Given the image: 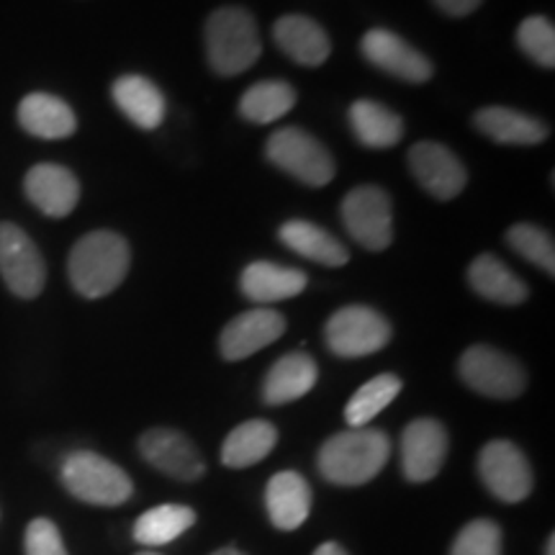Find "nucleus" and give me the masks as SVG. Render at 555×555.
Here are the masks:
<instances>
[{
  "label": "nucleus",
  "mask_w": 555,
  "mask_h": 555,
  "mask_svg": "<svg viewBox=\"0 0 555 555\" xmlns=\"http://www.w3.org/2000/svg\"><path fill=\"white\" fill-rule=\"evenodd\" d=\"M314 555H350V553H347L339 543H324V545L317 547Z\"/></svg>",
  "instance_id": "36"
},
{
  "label": "nucleus",
  "mask_w": 555,
  "mask_h": 555,
  "mask_svg": "<svg viewBox=\"0 0 555 555\" xmlns=\"http://www.w3.org/2000/svg\"><path fill=\"white\" fill-rule=\"evenodd\" d=\"M360 52L373 67L384 69L399 80L414 82V86L427 82L435 75L433 62L391 29L365 31V37L360 39Z\"/></svg>",
  "instance_id": "13"
},
{
  "label": "nucleus",
  "mask_w": 555,
  "mask_h": 555,
  "mask_svg": "<svg viewBox=\"0 0 555 555\" xmlns=\"http://www.w3.org/2000/svg\"><path fill=\"white\" fill-rule=\"evenodd\" d=\"M401 393V378L393 373H380L371 378L352 393V399L345 406V422L350 427H365L373 422L384 409L391 404Z\"/></svg>",
  "instance_id": "30"
},
{
  "label": "nucleus",
  "mask_w": 555,
  "mask_h": 555,
  "mask_svg": "<svg viewBox=\"0 0 555 555\" xmlns=\"http://www.w3.org/2000/svg\"><path fill=\"white\" fill-rule=\"evenodd\" d=\"M278 446V429L268 420H249L242 422L227 435L221 446V463L232 470H242L258 466L260 461L273 453Z\"/></svg>",
  "instance_id": "26"
},
{
  "label": "nucleus",
  "mask_w": 555,
  "mask_h": 555,
  "mask_svg": "<svg viewBox=\"0 0 555 555\" xmlns=\"http://www.w3.org/2000/svg\"><path fill=\"white\" fill-rule=\"evenodd\" d=\"M309 278L304 270L275 266V262L258 260L249 262V266L242 270L240 278V291L245 294L249 301L255 304H275V301H288L301 294L307 288Z\"/></svg>",
  "instance_id": "19"
},
{
  "label": "nucleus",
  "mask_w": 555,
  "mask_h": 555,
  "mask_svg": "<svg viewBox=\"0 0 555 555\" xmlns=\"http://www.w3.org/2000/svg\"><path fill=\"white\" fill-rule=\"evenodd\" d=\"M448 429L437 420L409 422L401 435V470L412 483H425L440 474L448 457Z\"/></svg>",
  "instance_id": "14"
},
{
  "label": "nucleus",
  "mask_w": 555,
  "mask_h": 555,
  "mask_svg": "<svg viewBox=\"0 0 555 555\" xmlns=\"http://www.w3.org/2000/svg\"><path fill=\"white\" fill-rule=\"evenodd\" d=\"M26 198L39 208L44 217L65 219L67 214L75 211L80 201V183L73 170L62 165L41 163L26 172L24 180Z\"/></svg>",
  "instance_id": "16"
},
{
  "label": "nucleus",
  "mask_w": 555,
  "mask_h": 555,
  "mask_svg": "<svg viewBox=\"0 0 555 555\" xmlns=\"http://www.w3.org/2000/svg\"><path fill=\"white\" fill-rule=\"evenodd\" d=\"M343 224L360 247L380 253L393 242V204L378 185H360L343 201Z\"/></svg>",
  "instance_id": "8"
},
{
  "label": "nucleus",
  "mask_w": 555,
  "mask_h": 555,
  "mask_svg": "<svg viewBox=\"0 0 555 555\" xmlns=\"http://www.w3.org/2000/svg\"><path fill=\"white\" fill-rule=\"evenodd\" d=\"M478 478L491 496L504 504H519L532 494V468L522 450L509 440L486 442L478 453Z\"/></svg>",
  "instance_id": "9"
},
{
  "label": "nucleus",
  "mask_w": 555,
  "mask_h": 555,
  "mask_svg": "<svg viewBox=\"0 0 555 555\" xmlns=\"http://www.w3.org/2000/svg\"><path fill=\"white\" fill-rule=\"evenodd\" d=\"M283 332H286V317L281 311L268 307L249 309L245 314L234 317L221 330L219 352L229 363H237V360L255 356L262 347L278 343V337H283Z\"/></svg>",
  "instance_id": "15"
},
{
  "label": "nucleus",
  "mask_w": 555,
  "mask_h": 555,
  "mask_svg": "<svg viewBox=\"0 0 555 555\" xmlns=\"http://www.w3.org/2000/svg\"><path fill=\"white\" fill-rule=\"evenodd\" d=\"M196 512L185 504H159L144 512L142 517L134 522L131 535L139 545L157 547L168 545L172 540H178L183 532H189L196 525Z\"/></svg>",
  "instance_id": "28"
},
{
  "label": "nucleus",
  "mask_w": 555,
  "mask_h": 555,
  "mask_svg": "<svg viewBox=\"0 0 555 555\" xmlns=\"http://www.w3.org/2000/svg\"><path fill=\"white\" fill-rule=\"evenodd\" d=\"M18 124L39 139H65L78 129L75 111L50 93H29L18 103Z\"/></svg>",
  "instance_id": "25"
},
{
  "label": "nucleus",
  "mask_w": 555,
  "mask_h": 555,
  "mask_svg": "<svg viewBox=\"0 0 555 555\" xmlns=\"http://www.w3.org/2000/svg\"><path fill=\"white\" fill-rule=\"evenodd\" d=\"M457 376L470 391L499 401L522 397L527 388V373L519 360L491 345L468 347L457 360Z\"/></svg>",
  "instance_id": "6"
},
{
  "label": "nucleus",
  "mask_w": 555,
  "mask_h": 555,
  "mask_svg": "<svg viewBox=\"0 0 555 555\" xmlns=\"http://www.w3.org/2000/svg\"><path fill=\"white\" fill-rule=\"evenodd\" d=\"M319 367L314 358L307 352H288L268 371L262 380V401L268 406H283L291 401L307 397L311 388L317 386Z\"/></svg>",
  "instance_id": "20"
},
{
  "label": "nucleus",
  "mask_w": 555,
  "mask_h": 555,
  "mask_svg": "<svg viewBox=\"0 0 555 555\" xmlns=\"http://www.w3.org/2000/svg\"><path fill=\"white\" fill-rule=\"evenodd\" d=\"M433 3L442 13H446V16L463 18V16H470V13L478 11V5H481L483 0H433Z\"/></svg>",
  "instance_id": "35"
},
{
  "label": "nucleus",
  "mask_w": 555,
  "mask_h": 555,
  "mask_svg": "<svg viewBox=\"0 0 555 555\" xmlns=\"http://www.w3.org/2000/svg\"><path fill=\"white\" fill-rule=\"evenodd\" d=\"M114 103L134 127L152 131L165 121L168 103H165L163 90L144 75H121L111 88Z\"/></svg>",
  "instance_id": "21"
},
{
  "label": "nucleus",
  "mask_w": 555,
  "mask_h": 555,
  "mask_svg": "<svg viewBox=\"0 0 555 555\" xmlns=\"http://www.w3.org/2000/svg\"><path fill=\"white\" fill-rule=\"evenodd\" d=\"M388 455H391V440L384 429L350 427L332 435L319 448L317 466L330 483L352 489L373 481L384 470Z\"/></svg>",
  "instance_id": "1"
},
{
  "label": "nucleus",
  "mask_w": 555,
  "mask_h": 555,
  "mask_svg": "<svg viewBox=\"0 0 555 555\" xmlns=\"http://www.w3.org/2000/svg\"><path fill=\"white\" fill-rule=\"evenodd\" d=\"M273 39L278 50L304 67L324 65L332 54L327 31L304 13H288L278 18L273 24Z\"/></svg>",
  "instance_id": "17"
},
{
  "label": "nucleus",
  "mask_w": 555,
  "mask_h": 555,
  "mask_svg": "<svg viewBox=\"0 0 555 555\" xmlns=\"http://www.w3.org/2000/svg\"><path fill=\"white\" fill-rule=\"evenodd\" d=\"M131 266L129 242L116 232H90L75 242L67 260L73 288L86 298L108 296L121 286Z\"/></svg>",
  "instance_id": "2"
},
{
  "label": "nucleus",
  "mask_w": 555,
  "mask_h": 555,
  "mask_svg": "<svg viewBox=\"0 0 555 555\" xmlns=\"http://www.w3.org/2000/svg\"><path fill=\"white\" fill-rule=\"evenodd\" d=\"M139 455L159 474L176 481H198L206 474L204 455L183 433L172 427H152L139 437Z\"/></svg>",
  "instance_id": "11"
},
{
  "label": "nucleus",
  "mask_w": 555,
  "mask_h": 555,
  "mask_svg": "<svg viewBox=\"0 0 555 555\" xmlns=\"http://www.w3.org/2000/svg\"><path fill=\"white\" fill-rule=\"evenodd\" d=\"M350 127L360 144L371 150H386L401 142L404 121L399 114L378 101L360 99L350 106Z\"/></svg>",
  "instance_id": "27"
},
{
  "label": "nucleus",
  "mask_w": 555,
  "mask_h": 555,
  "mask_svg": "<svg viewBox=\"0 0 555 555\" xmlns=\"http://www.w3.org/2000/svg\"><path fill=\"white\" fill-rule=\"evenodd\" d=\"M266 152L278 170L296 178L298 183L311 185V189L330 185L335 178V157L330 155V150L317 137L298 127L278 129L268 139Z\"/></svg>",
  "instance_id": "5"
},
{
  "label": "nucleus",
  "mask_w": 555,
  "mask_h": 555,
  "mask_svg": "<svg viewBox=\"0 0 555 555\" xmlns=\"http://www.w3.org/2000/svg\"><path fill=\"white\" fill-rule=\"evenodd\" d=\"M211 555H245L242 551H237V547H221V551L211 553Z\"/></svg>",
  "instance_id": "37"
},
{
  "label": "nucleus",
  "mask_w": 555,
  "mask_h": 555,
  "mask_svg": "<svg viewBox=\"0 0 555 555\" xmlns=\"http://www.w3.org/2000/svg\"><path fill=\"white\" fill-rule=\"evenodd\" d=\"M0 275L18 298H37L47 283V266L39 247L11 221H0Z\"/></svg>",
  "instance_id": "10"
},
{
  "label": "nucleus",
  "mask_w": 555,
  "mask_h": 555,
  "mask_svg": "<svg viewBox=\"0 0 555 555\" xmlns=\"http://www.w3.org/2000/svg\"><path fill=\"white\" fill-rule=\"evenodd\" d=\"M468 283L486 301L502 304V307H519L530 296L522 278L496 255H478L468 266Z\"/></svg>",
  "instance_id": "22"
},
{
  "label": "nucleus",
  "mask_w": 555,
  "mask_h": 555,
  "mask_svg": "<svg viewBox=\"0 0 555 555\" xmlns=\"http://www.w3.org/2000/svg\"><path fill=\"white\" fill-rule=\"evenodd\" d=\"M26 555H67V547L62 543V535L57 525L52 519H34L26 527V540H24Z\"/></svg>",
  "instance_id": "34"
},
{
  "label": "nucleus",
  "mask_w": 555,
  "mask_h": 555,
  "mask_svg": "<svg viewBox=\"0 0 555 555\" xmlns=\"http://www.w3.org/2000/svg\"><path fill=\"white\" fill-rule=\"evenodd\" d=\"M204 39L208 65L221 78L247 73L262 54L258 21L240 5H224L214 11L206 21Z\"/></svg>",
  "instance_id": "3"
},
{
  "label": "nucleus",
  "mask_w": 555,
  "mask_h": 555,
  "mask_svg": "<svg viewBox=\"0 0 555 555\" xmlns=\"http://www.w3.org/2000/svg\"><path fill=\"white\" fill-rule=\"evenodd\" d=\"M409 170L437 201H453L468 183V172L453 150L440 142H420L409 150Z\"/></svg>",
  "instance_id": "12"
},
{
  "label": "nucleus",
  "mask_w": 555,
  "mask_h": 555,
  "mask_svg": "<svg viewBox=\"0 0 555 555\" xmlns=\"http://www.w3.org/2000/svg\"><path fill=\"white\" fill-rule=\"evenodd\" d=\"M296 106V90L283 80H262L245 90L240 116L249 124H273Z\"/></svg>",
  "instance_id": "29"
},
{
  "label": "nucleus",
  "mask_w": 555,
  "mask_h": 555,
  "mask_svg": "<svg viewBox=\"0 0 555 555\" xmlns=\"http://www.w3.org/2000/svg\"><path fill=\"white\" fill-rule=\"evenodd\" d=\"M278 240L288 249H294L296 255H301V258L311 262H319V266L343 268L350 260V253H347V247L335 234H330L327 229L304 219L286 221V224L278 229Z\"/></svg>",
  "instance_id": "24"
},
{
  "label": "nucleus",
  "mask_w": 555,
  "mask_h": 555,
  "mask_svg": "<svg viewBox=\"0 0 555 555\" xmlns=\"http://www.w3.org/2000/svg\"><path fill=\"white\" fill-rule=\"evenodd\" d=\"M137 555H159V553H137Z\"/></svg>",
  "instance_id": "39"
},
{
  "label": "nucleus",
  "mask_w": 555,
  "mask_h": 555,
  "mask_svg": "<svg viewBox=\"0 0 555 555\" xmlns=\"http://www.w3.org/2000/svg\"><path fill=\"white\" fill-rule=\"evenodd\" d=\"M62 483L75 499L95 506H119L134 494L127 470L93 450H78L62 463Z\"/></svg>",
  "instance_id": "4"
},
{
  "label": "nucleus",
  "mask_w": 555,
  "mask_h": 555,
  "mask_svg": "<svg viewBox=\"0 0 555 555\" xmlns=\"http://www.w3.org/2000/svg\"><path fill=\"white\" fill-rule=\"evenodd\" d=\"M476 129L496 144H515V147H532L547 139V127L535 116L506 106L481 108L474 116Z\"/></svg>",
  "instance_id": "23"
},
{
  "label": "nucleus",
  "mask_w": 555,
  "mask_h": 555,
  "mask_svg": "<svg viewBox=\"0 0 555 555\" xmlns=\"http://www.w3.org/2000/svg\"><path fill=\"white\" fill-rule=\"evenodd\" d=\"M545 555H555V535L547 538V545H545Z\"/></svg>",
  "instance_id": "38"
},
{
  "label": "nucleus",
  "mask_w": 555,
  "mask_h": 555,
  "mask_svg": "<svg viewBox=\"0 0 555 555\" xmlns=\"http://www.w3.org/2000/svg\"><path fill=\"white\" fill-rule=\"evenodd\" d=\"M517 44L535 65L555 67V26L545 16H530L517 26Z\"/></svg>",
  "instance_id": "32"
},
{
  "label": "nucleus",
  "mask_w": 555,
  "mask_h": 555,
  "mask_svg": "<svg viewBox=\"0 0 555 555\" xmlns=\"http://www.w3.org/2000/svg\"><path fill=\"white\" fill-rule=\"evenodd\" d=\"M506 242H509V247L515 249L519 258L545 270L547 275H555V245L545 229L522 221V224H515L506 232Z\"/></svg>",
  "instance_id": "31"
},
{
  "label": "nucleus",
  "mask_w": 555,
  "mask_h": 555,
  "mask_svg": "<svg viewBox=\"0 0 555 555\" xmlns=\"http://www.w3.org/2000/svg\"><path fill=\"white\" fill-rule=\"evenodd\" d=\"M268 517L275 530L294 532L307 522L311 512V486L296 470H281L268 481L266 489Z\"/></svg>",
  "instance_id": "18"
},
{
  "label": "nucleus",
  "mask_w": 555,
  "mask_h": 555,
  "mask_svg": "<svg viewBox=\"0 0 555 555\" xmlns=\"http://www.w3.org/2000/svg\"><path fill=\"white\" fill-rule=\"evenodd\" d=\"M324 339L339 358H365L391 343V324L376 309L352 304L330 317Z\"/></svg>",
  "instance_id": "7"
},
{
  "label": "nucleus",
  "mask_w": 555,
  "mask_h": 555,
  "mask_svg": "<svg viewBox=\"0 0 555 555\" xmlns=\"http://www.w3.org/2000/svg\"><path fill=\"white\" fill-rule=\"evenodd\" d=\"M450 555H504V535L502 527L494 519H474L461 527Z\"/></svg>",
  "instance_id": "33"
}]
</instances>
